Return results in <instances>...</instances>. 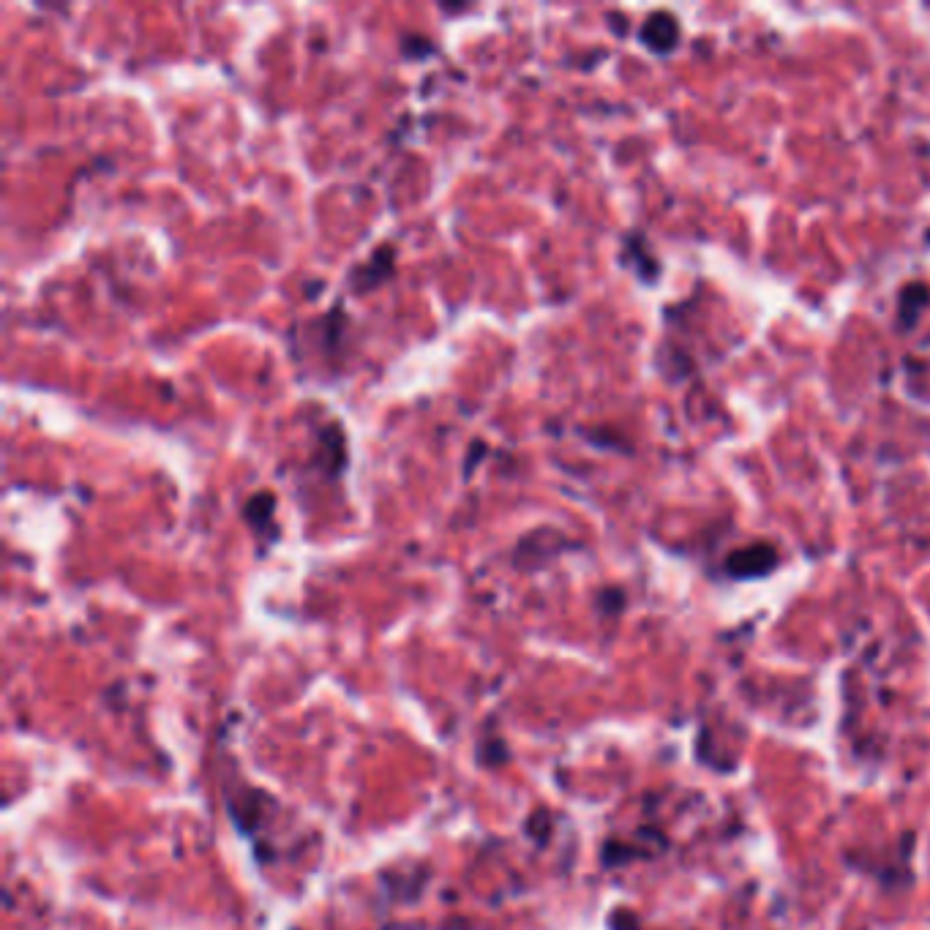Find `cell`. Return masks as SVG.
Returning a JSON list of instances; mask_svg holds the SVG:
<instances>
[{
  "label": "cell",
  "instance_id": "obj_4",
  "mask_svg": "<svg viewBox=\"0 0 930 930\" xmlns=\"http://www.w3.org/2000/svg\"><path fill=\"white\" fill-rule=\"evenodd\" d=\"M775 562H778L775 549L767 546V543H756V546H748V549H740L731 554L729 573L742 576V579H748V576H761V573L772 570Z\"/></svg>",
  "mask_w": 930,
  "mask_h": 930
},
{
  "label": "cell",
  "instance_id": "obj_3",
  "mask_svg": "<svg viewBox=\"0 0 930 930\" xmlns=\"http://www.w3.org/2000/svg\"><path fill=\"white\" fill-rule=\"evenodd\" d=\"M320 448H317V467L322 470V475H328V478H339L341 472L347 470V440H344V431H341L339 423H328L325 429L320 431Z\"/></svg>",
  "mask_w": 930,
  "mask_h": 930
},
{
  "label": "cell",
  "instance_id": "obj_1",
  "mask_svg": "<svg viewBox=\"0 0 930 930\" xmlns=\"http://www.w3.org/2000/svg\"><path fill=\"white\" fill-rule=\"evenodd\" d=\"M396 273V246H390V243H382L374 249L369 260L360 262L355 268L347 273V284H350L352 292H369L374 287H380L385 281L390 279Z\"/></svg>",
  "mask_w": 930,
  "mask_h": 930
},
{
  "label": "cell",
  "instance_id": "obj_6",
  "mask_svg": "<svg viewBox=\"0 0 930 930\" xmlns=\"http://www.w3.org/2000/svg\"><path fill=\"white\" fill-rule=\"evenodd\" d=\"M930 300V292L922 287V284H909V287H903L900 290L898 298V314H900V325H906L911 328L914 322L920 320V314L925 311Z\"/></svg>",
  "mask_w": 930,
  "mask_h": 930
},
{
  "label": "cell",
  "instance_id": "obj_5",
  "mask_svg": "<svg viewBox=\"0 0 930 930\" xmlns=\"http://www.w3.org/2000/svg\"><path fill=\"white\" fill-rule=\"evenodd\" d=\"M243 519L254 532H265L273 527V513H276V494L268 489L254 491L249 500L243 502Z\"/></svg>",
  "mask_w": 930,
  "mask_h": 930
},
{
  "label": "cell",
  "instance_id": "obj_2",
  "mask_svg": "<svg viewBox=\"0 0 930 930\" xmlns=\"http://www.w3.org/2000/svg\"><path fill=\"white\" fill-rule=\"evenodd\" d=\"M641 44L655 55H669L680 44V22L671 11H652L641 25Z\"/></svg>",
  "mask_w": 930,
  "mask_h": 930
}]
</instances>
